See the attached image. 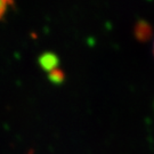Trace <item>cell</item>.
<instances>
[{
    "instance_id": "obj_1",
    "label": "cell",
    "mask_w": 154,
    "mask_h": 154,
    "mask_svg": "<svg viewBox=\"0 0 154 154\" xmlns=\"http://www.w3.org/2000/svg\"><path fill=\"white\" fill-rule=\"evenodd\" d=\"M140 32H143V34H142L140 39H149V37H151V32H152V30H151V28H149L146 23L142 22V23H139V24L137 25L136 34L138 35Z\"/></svg>"
}]
</instances>
